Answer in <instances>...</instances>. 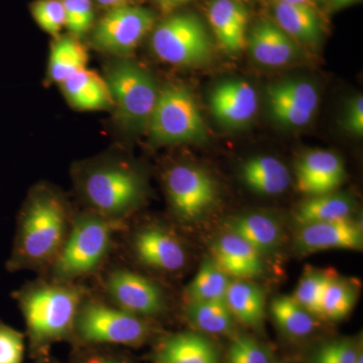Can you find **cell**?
Returning <instances> with one entry per match:
<instances>
[{
  "mask_svg": "<svg viewBox=\"0 0 363 363\" xmlns=\"http://www.w3.org/2000/svg\"><path fill=\"white\" fill-rule=\"evenodd\" d=\"M98 4L104 6H119L123 0H96Z\"/></svg>",
  "mask_w": 363,
  "mask_h": 363,
  "instance_id": "60d3db41",
  "label": "cell"
},
{
  "mask_svg": "<svg viewBox=\"0 0 363 363\" xmlns=\"http://www.w3.org/2000/svg\"><path fill=\"white\" fill-rule=\"evenodd\" d=\"M26 335L0 321V363H23Z\"/></svg>",
  "mask_w": 363,
  "mask_h": 363,
  "instance_id": "d590c367",
  "label": "cell"
},
{
  "mask_svg": "<svg viewBox=\"0 0 363 363\" xmlns=\"http://www.w3.org/2000/svg\"><path fill=\"white\" fill-rule=\"evenodd\" d=\"M185 315L195 328L205 333L224 335L234 328V317L224 300L188 303Z\"/></svg>",
  "mask_w": 363,
  "mask_h": 363,
  "instance_id": "83f0119b",
  "label": "cell"
},
{
  "mask_svg": "<svg viewBox=\"0 0 363 363\" xmlns=\"http://www.w3.org/2000/svg\"><path fill=\"white\" fill-rule=\"evenodd\" d=\"M224 301L234 319L250 327L262 324L266 310V298L259 286L242 279L231 281Z\"/></svg>",
  "mask_w": 363,
  "mask_h": 363,
  "instance_id": "cb8c5ba5",
  "label": "cell"
},
{
  "mask_svg": "<svg viewBox=\"0 0 363 363\" xmlns=\"http://www.w3.org/2000/svg\"><path fill=\"white\" fill-rule=\"evenodd\" d=\"M229 277L212 259H205L186 289L188 303L221 301L230 285Z\"/></svg>",
  "mask_w": 363,
  "mask_h": 363,
  "instance_id": "f1b7e54d",
  "label": "cell"
},
{
  "mask_svg": "<svg viewBox=\"0 0 363 363\" xmlns=\"http://www.w3.org/2000/svg\"><path fill=\"white\" fill-rule=\"evenodd\" d=\"M345 169L340 157L328 150H315L305 155L296 167V180L300 192L312 196L329 194L342 184Z\"/></svg>",
  "mask_w": 363,
  "mask_h": 363,
  "instance_id": "9a60e30c",
  "label": "cell"
},
{
  "mask_svg": "<svg viewBox=\"0 0 363 363\" xmlns=\"http://www.w3.org/2000/svg\"><path fill=\"white\" fill-rule=\"evenodd\" d=\"M104 289L112 304L143 319L160 316L166 310L162 289L130 269H112L105 277Z\"/></svg>",
  "mask_w": 363,
  "mask_h": 363,
  "instance_id": "8fae6325",
  "label": "cell"
},
{
  "mask_svg": "<svg viewBox=\"0 0 363 363\" xmlns=\"http://www.w3.org/2000/svg\"><path fill=\"white\" fill-rule=\"evenodd\" d=\"M353 203L343 195L325 194L314 196L303 203L296 212L298 225L350 219Z\"/></svg>",
  "mask_w": 363,
  "mask_h": 363,
  "instance_id": "484cf974",
  "label": "cell"
},
{
  "mask_svg": "<svg viewBox=\"0 0 363 363\" xmlns=\"http://www.w3.org/2000/svg\"><path fill=\"white\" fill-rule=\"evenodd\" d=\"M105 80L119 123L131 131L147 128L159 95L150 74L133 62L119 61L108 67Z\"/></svg>",
  "mask_w": 363,
  "mask_h": 363,
  "instance_id": "8992f818",
  "label": "cell"
},
{
  "mask_svg": "<svg viewBox=\"0 0 363 363\" xmlns=\"http://www.w3.org/2000/svg\"><path fill=\"white\" fill-rule=\"evenodd\" d=\"M155 23V16L143 7L117 6L108 11L93 30L97 49L125 55L138 47Z\"/></svg>",
  "mask_w": 363,
  "mask_h": 363,
  "instance_id": "9c48e42d",
  "label": "cell"
},
{
  "mask_svg": "<svg viewBox=\"0 0 363 363\" xmlns=\"http://www.w3.org/2000/svg\"><path fill=\"white\" fill-rule=\"evenodd\" d=\"M154 363H218V352L201 334L184 332L162 339L152 353Z\"/></svg>",
  "mask_w": 363,
  "mask_h": 363,
  "instance_id": "ffe728a7",
  "label": "cell"
},
{
  "mask_svg": "<svg viewBox=\"0 0 363 363\" xmlns=\"http://www.w3.org/2000/svg\"><path fill=\"white\" fill-rule=\"evenodd\" d=\"M259 106L257 91L247 81H224L210 95V107L215 118L229 128L245 125Z\"/></svg>",
  "mask_w": 363,
  "mask_h": 363,
  "instance_id": "5bb4252c",
  "label": "cell"
},
{
  "mask_svg": "<svg viewBox=\"0 0 363 363\" xmlns=\"http://www.w3.org/2000/svg\"><path fill=\"white\" fill-rule=\"evenodd\" d=\"M208 18L216 39L229 52L242 51L247 45L248 13L236 0H214L210 4Z\"/></svg>",
  "mask_w": 363,
  "mask_h": 363,
  "instance_id": "d6986e66",
  "label": "cell"
},
{
  "mask_svg": "<svg viewBox=\"0 0 363 363\" xmlns=\"http://www.w3.org/2000/svg\"><path fill=\"white\" fill-rule=\"evenodd\" d=\"M152 327L143 319L89 294L79 308L72 342L77 347L119 345L140 347L152 335Z\"/></svg>",
  "mask_w": 363,
  "mask_h": 363,
  "instance_id": "5b68a950",
  "label": "cell"
},
{
  "mask_svg": "<svg viewBox=\"0 0 363 363\" xmlns=\"http://www.w3.org/2000/svg\"><path fill=\"white\" fill-rule=\"evenodd\" d=\"M271 311L279 329L290 337H307L316 328L314 316L298 305L292 296L274 298Z\"/></svg>",
  "mask_w": 363,
  "mask_h": 363,
  "instance_id": "f546056e",
  "label": "cell"
},
{
  "mask_svg": "<svg viewBox=\"0 0 363 363\" xmlns=\"http://www.w3.org/2000/svg\"><path fill=\"white\" fill-rule=\"evenodd\" d=\"M65 9V26L74 38L83 37L88 33L93 21V11L91 0H62Z\"/></svg>",
  "mask_w": 363,
  "mask_h": 363,
  "instance_id": "e575fe53",
  "label": "cell"
},
{
  "mask_svg": "<svg viewBox=\"0 0 363 363\" xmlns=\"http://www.w3.org/2000/svg\"><path fill=\"white\" fill-rule=\"evenodd\" d=\"M332 277L328 272L319 269H309L303 274L298 281L295 293L292 296L294 300L305 310L311 313L313 316H319L320 305L327 284Z\"/></svg>",
  "mask_w": 363,
  "mask_h": 363,
  "instance_id": "1f68e13d",
  "label": "cell"
},
{
  "mask_svg": "<svg viewBox=\"0 0 363 363\" xmlns=\"http://www.w3.org/2000/svg\"><path fill=\"white\" fill-rule=\"evenodd\" d=\"M267 104L272 117L286 126L306 125L317 111L319 94L303 81H283L267 88Z\"/></svg>",
  "mask_w": 363,
  "mask_h": 363,
  "instance_id": "4fadbf2b",
  "label": "cell"
},
{
  "mask_svg": "<svg viewBox=\"0 0 363 363\" xmlns=\"http://www.w3.org/2000/svg\"><path fill=\"white\" fill-rule=\"evenodd\" d=\"M362 351L350 340H334L324 344L313 357L312 363H357Z\"/></svg>",
  "mask_w": 363,
  "mask_h": 363,
  "instance_id": "8d00e7d4",
  "label": "cell"
},
{
  "mask_svg": "<svg viewBox=\"0 0 363 363\" xmlns=\"http://www.w3.org/2000/svg\"><path fill=\"white\" fill-rule=\"evenodd\" d=\"M247 45L255 61L264 66L286 65L298 56V47L292 38L269 21H260L252 28Z\"/></svg>",
  "mask_w": 363,
  "mask_h": 363,
  "instance_id": "e0dca14e",
  "label": "cell"
},
{
  "mask_svg": "<svg viewBox=\"0 0 363 363\" xmlns=\"http://www.w3.org/2000/svg\"><path fill=\"white\" fill-rule=\"evenodd\" d=\"M77 185L89 211L121 225L140 205L145 189L135 169L117 162H100L82 169Z\"/></svg>",
  "mask_w": 363,
  "mask_h": 363,
  "instance_id": "277c9868",
  "label": "cell"
},
{
  "mask_svg": "<svg viewBox=\"0 0 363 363\" xmlns=\"http://www.w3.org/2000/svg\"><path fill=\"white\" fill-rule=\"evenodd\" d=\"M355 1H357V0H331L332 6L336 7V9H337V7L350 6V4Z\"/></svg>",
  "mask_w": 363,
  "mask_h": 363,
  "instance_id": "b9f144b4",
  "label": "cell"
},
{
  "mask_svg": "<svg viewBox=\"0 0 363 363\" xmlns=\"http://www.w3.org/2000/svg\"><path fill=\"white\" fill-rule=\"evenodd\" d=\"M229 233L240 236L262 255L276 250L281 243V226L264 214H247L231 219L227 224Z\"/></svg>",
  "mask_w": 363,
  "mask_h": 363,
  "instance_id": "603a6c76",
  "label": "cell"
},
{
  "mask_svg": "<svg viewBox=\"0 0 363 363\" xmlns=\"http://www.w3.org/2000/svg\"><path fill=\"white\" fill-rule=\"evenodd\" d=\"M241 175L245 184L262 195H279L285 192L291 184L288 168L276 157H252L243 164Z\"/></svg>",
  "mask_w": 363,
  "mask_h": 363,
  "instance_id": "7402d4cb",
  "label": "cell"
},
{
  "mask_svg": "<svg viewBox=\"0 0 363 363\" xmlns=\"http://www.w3.org/2000/svg\"><path fill=\"white\" fill-rule=\"evenodd\" d=\"M147 128L152 140L162 145L200 142L207 136L204 119L194 96L180 85L159 91Z\"/></svg>",
  "mask_w": 363,
  "mask_h": 363,
  "instance_id": "52a82bcc",
  "label": "cell"
},
{
  "mask_svg": "<svg viewBox=\"0 0 363 363\" xmlns=\"http://www.w3.org/2000/svg\"><path fill=\"white\" fill-rule=\"evenodd\" d=\"M37 363H54L52 362L51 358H48V359L45 360H39Z\"/></svg>",
  "mask_w": 363,
  "mask_h": 363,
  "instance_id": "ee69618b",
  "label": "cell"
},
{
  "mask_svg": "<svg viewBox=\"0 0 363 363\" xmlns=\"http://www.w3.org/2000/svg\"><path fill=\"white\" fill-rule=\"evenodd\" d=\"M279 2H285V4H307V6H312V0H279Z\"/></svg>",
  "mask_w": 363,
  "mask_h": 363,
  "instance_id": "7bdbcfd3",
  "label": "cell"
},
{
  "mask_svg": "<svg viewBox=\"0 0 363 363\" xmlns=\"http://www.w3.org/2000/svg\"><path fill=\"white\" fill-rule=\"evenodd\" d=\"M121 226L92 211L74 217L63 247L48 269L50 279L75 283L96 272L111 253Z\"/></svg>",
  "mask_w": 363,
  "mask_h": 363,
  "instance_id": "3957f363",
  "label": "cell"
},
{
  "mask_svg": "<svg viewBox=\"0 0 363 363\" xmlns=\"http://www.w3.org/2000/svg\"><path fill=\"white\" fill-rule=\"evenodd\" d=\"M72 220L61 196L50 189H35L18 215L6 269L48 272L63 247Z\"/></svg>",
  "mask_w": 363,
  "mask_h": 363,
  "instance_id": "7a4b0ae2",
  "label": "cell"
},
{
  "mask_svg": "<svg viewBox=\"0 0 363 363\" xmlns=\"http://www.w3.org/2000/svg\"><path fill=\"white\" fill-rule=\"evenodd\" d=\"M130 242L135 259L155 271H181L187 262V252L181 240L164 226H143L131 235Z\"/></svg>",
  "mask_w": 363,
  "mask_h": 363,
  "instance_id": "7c38bea8",
  "label": "cell"
},
{
  "mask_svg": "<svg viewBox=\"0 0 363 363\" xmlns=\"http://www.w3.org/2000/svg\"><path fill=\"white\" fill-rule=\"evenodd\" d=\"M61 86L69 104L80 111H102L114 105L106 80L86 68L67 79Z\"/></svg>",
  "mask_w": 363,
  "mask_h": 363,
  "instance_id": "44dd1931",
  "label": "cell"
},
{
  "mask_svg": "<svg viewBox=\"0 0 363 363\" xmlns=\"http://www.w3.org/2000/svg\"><path fill=\"white\" fill-rule=\"evenodd\" d=\"M190 0H160L162 6L164 9H172V7L179 6V4H185Z\"/></svg>",
  "mask_w": 363,
  "mask_h": 363,
  "instance_id": "ab89813d",
  "label": "cell"
},
{
  "mask_svg": "<svg viewBox=\"0 0 363 363\" xmlns=\"http://www.w3.org/2000/svg\"><path fill=\"white\" fill-rule=\"evenodd\" d=\"M346 130L353 135H363V97L357 96L351 101L346 112Z\"/></svg>",
  "mask_w": 363,
  "mask_h": 363,
  "instance_id": "f35d334b",
  "label": "cell"
},
{
  "mask_svg": "<svg viewBox=\"0 0 363 363\" xmlns=\"http://www.w3.org/2000/svg\"><path fill=\"white\" fill-rule=\"evenodd\" d=\"M357 298V290L350 283L332 277L325 288L319 316L333 321L343 319L354 307Z\"/></svg>",
  "mask_w": 363,
  "mask_h": 363,
  "instance_id": "4dcf8cb0",
  "label": "cell"
},
{
  "mask_svg": "<svg viewBox=\"0 0 363 363\" xmlns=\"http://www.w3.org/2000/svg\"><path fill=\"white\" fill-rule=\"evenodd\" d=\"M30 11L40 28L50 35L56 37L65 26V9L62 0H35Z\"/></svg>",
  "mask_w": 363,
  "mask_h": 363,
  "instance_id": "d6a6232c",
  "label": "cell"
},
{
  "mask_svg": "<svg viewBox=\"0 0 363 363\" xmlns=\"http://www.w3.org/2000/svg\"><path fill=\"white\" fill-rule=\"evenodd\" d=\"M227 363H272L271 353L248 336H236L229 345Z\"/></svg>",
  "mask_w": 363,
  "mask_h": 363,
  "instance_id": "836d02e7",
  "label": "cell"
},
{
  "mask_svg": "<svg viewBox=\"0 0 363 363\" xmlns=\"http://www.w3.org/2000/svg\"><path fill=\"white\" fill-rule=\"evenodd\" d=\"M82 352L74 360V363H128V360L116 351L104 350L98 346L80 347Z\"/></svg>",
  "mask_w": 363,
  "mask_h": 363,
  "instance_id": "74e56055",
  "label": "cell"
},
{
  "mask_svg": "<svg viewBox=\"0 0 363 363\" xmlns=\"http://www.w3.org/2000/svg\"><path fill=\"white\" fill-rule=\"evenodd\" d=\"M274 16L279 28L293 40L316 43L321 37V23L312 6L278 2Z\"/></svg>",
  "mask_w": 363,
  "mask_h": 363,
  "instance_id": "d4e9b609",
  "label": "cell"
},
{
  "mask_svg": "<svg viewBox=\"0 0 363 363\" xmlns=\"http://www.w3.org/2000/svg\"><path fill=\"white\" fill-rule=\"evenodd\" d=\"M297 245L305 252L329 250H362V228L350 219L306 224L298 230Z\"/></svg>",
  "mask_w": 363,
  "mask_h": 363,
  "instance_id": "2e32d148",
  "label": "cell"
},
{
  "mask_svg": "<svg viewBox=\"0 0 363 363\" xmlns=\"http://www.w3.org/2000/svg\"><path fill=\"white\" fill-rule=\"evenodd\" d=\"M169 204L184 221L200 218L216 200V186L203 169L190 164H177L166 176Z\"/></svg>",
  "mask_w": 363,
  "mask_h": 363,
  "instance_id": "30bf717a",
  "label": "cell"
},
{
  "mask_svg": "<svg viewBox=\"0 0 363 363\" xmlns=\"http://www.w3.org/2000/svg\"><path fill=\"white\" fill-rule=\"evenodd\" d=\"M87 63V52L76 38H59L52 44L50 54V77L62 84L74 74L85 69Z\"/></svg>",
  "mask_w": 363,
  "mask_h": 363,
  "instance_id": "4316f807",
  "label": "cell"
},
{
  "mask_svg": "<svg viewBox=\"0 0 363 363\" xmlns=\"http://www.w3.org/2000/svg\"><path fill=\"white\" fill-rule=\"evenodd\" d=\"M152 47L160 59L173 65H202L212 56L206 28L191 13L176 14L162 21L152 33Z\"/></svg>",
  "mask_w": 363,
  "mask_h": 363,
  "instance_id": "ba28073f",
  "label": "cell"
},
{
  "mask_svg": "<svg viewBox=\"0 0 363 363\" xmlns=\"http://www.w3.org/2000/svg\"><path fill=\"white\" fill-rule=\"evenodd\" d=\"M212 255L217 266L228 277L253 278L264 269L262 255L247 241L231 233L215 241Z\"/></svg>",
  "mask_w": 363,
  "mask_h": 363,
  "instance_id": "ac0fdd59",
  "label": "cell"
},
{
  "mask_svg": "<svg viewBox=\"0 0 363 363\" xmlns=\"http://www.w3.org/2000/svg\"><path fill=\"white\" fill-rule=\"evenodd\" d=\"M87 295L83 286L52 279L26 284L13 294L25 319L33 359H48L55 344L72 342L79 308Z\"/></svg>",
  "mask_w": 363,
  "mask_h": 363,
  "instance_id": "6da1fadb",
  "label": "cell"
},
{
  "mask_svg": "<svg viewBox=\"0 0 363 363\" xmlns=\"http://www.w3.org/2000/svg\"><path fill=\"white\" fill-rule=\"evenodd\" d=\"M357 363H363V355H362V353H360L359 357H358L357 360Z\"/></svg>",
  "mask_w": 363,
  "mask_h": 363,
  "instance_id": "f6af8a7d",
  "label": "cell"
}]
</instances>
